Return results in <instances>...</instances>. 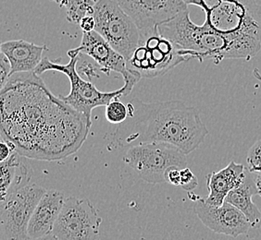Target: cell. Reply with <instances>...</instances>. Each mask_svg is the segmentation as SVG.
<instances>
[{
    "mask_svg": "<svg viewBox=\"0 0 261 240\" xmlns=\"http://www.w3.org/2000/svg\"><path fill=\"white\" fill-rule=\"evenodd\" d=\"M128 118L108 131L104 139L109 150L165 142L185 155L196 151L208 135L199 111L181 101L145 103L135 97L127 104Z\"/></svg>",
    "mask_w": 261,
    "mask_h": 240,
    "instance_id": "1",
    "label": "cell"
},
{
    "mask_svg": "<svg viewBox=\"0 0 261 240\" xmlns=\"http://www.w3.org/2000/svg\"><path fill=\"white\" fill-rule=\"evenodd\" d=\"M206 23L226 37L231 59H251L261 50V4L222 0L205 11Z\"/></svg>",
    "mask_w": 261,
    "mask_h": 240,
    "instance_id": "2",
    "label": "cell"
},
{
    "mask_svg": "<svg viewBox=\"0 0 261 240\" xmlns=\"http://www.w3.org/2000/svg\"><path fill=\"white\" fill-rule=\"evenodd\" d=\"M70 62L68 64H59L52 62L47 56L43 58L39 66L35 69V72L40 76L46 71H58L65 74L70 80V94L61 96V99L70 105L74 110L80 113L86 119L91 122L92 111L99 106H106L111 101L121 96H127L124 86L119 90L113 92H101L91 81L85 80L77 71V62L80 54L73 49L68 51Z\"/></svg>",
    "mask_w": 261,
    "mask_h": 240,
    "instance_id": "3",
    "label": "cell"
},
{
    "mask_svg": "<svg viewBox=\"0 0 261 240\" xmlns=\"http://www.w3.org/2000/svg\"><path fill=\"white\" fill-rule=\"evenodd\" d=\"M140 35L139 45L127 61V68L141 78L154 79L165 75L176 66L189 60L171 41L160 34L159 28Z\"/></svg>",
    "mask_w": 261,
    "mask_h": 240,
    "instance_id": "4",
    "label": "cell"
},
{
    "mask_svg": "<svg viewBox=\"0 0 261 240\" xmlns=\"http://www.w3.org/2000/svg\"><path fill=\"white\" fill-rule=\"evenodd\" d=\"M93 16L96 31L126 61L134 55L140 41V30L116 0H96Z\"/></svg>",
    "mask_w": 261,
    "mask_h": 240,
    "instance_id": "5",
    "label": "cell"
},
{
    "mask_svg": "<svg viewBox=\"0 0 261 240\" xmlns=\"http://www.w3.org/2000/svg\"><path fill=\"white\" fill-rule=\"evenodd\" d=\"M123 161L150 184L166 182L167 170L171 166L186 167V155L175 146L165 142H149L132 146L126 151Z\"/></svg>",
    "mask_w": 261,
    "mask_h": 240,
    "instance_id": "6",
    "label": "cell"
},
{
    "mask_svg": "<svg viewBox=\"0 0 261 240\" xmlns=\"http://www.w3.org/2000/svg\"><path fill=\"white\" fill-rule=\"evenodd\" d=\"M46 191L37 184L16 190L0 203V240H28V226L35 207Z\"/></svg>",
    "mask_w": 261,
    "mask_h": 240,
    "instance_id": "7",
    "label": "cell"
},
{
    "mask_svg": "<svg viewBox=\"0 0 261 240\" xmlns=\"http://www.w3.org/2000/svg\"><path fill=\"white\" fill-rule=\"evenodd\" d=\"M102 221L90 200L68 197L52 234L61 240H97Z\"/></svg>",
    "mask_w": 261,
    "mask_h": 240,
    "instance_id": "8",
    "label": "cell"
},
{
    "mask_svg": "<svg viewBox=\"0 0 261 240\" xmlns=\"http://www.w3.org/2000/svg\"><path fill=\"white\" fill-rule=\"evenodd\" d=\"M73 50L95 60L100 67L101 71L105 72L106 74L109 75L111 71L121 74L124 80L123 86L127 96L140 80V76L136 75L127 68L125 57L117 52L96 31L83 33L81 45Z\"/></svg>",
    "mask_w": 261,
    "mask_h": 240,
    "instance_id": "9",
    "label": "cell"
},
{
    "mask_svg": "<svg viewBox=\"0 0 261 240\" xmlns=\"http://www.w3.org/2000/svg\"><path fill=\"white\" fill-rule=\"evenodd\" d=\"M140 33L156 29L188 10L184 0H116Z\"/></svg>",
    "mask_w": 261,
    "mask_h": 240,
    "instance_id": "10",
    "label": "cell"
},
{
    "mask_svg": "<svg viewBox=\"0 0 261 240\" xmlns=\"http://www.w3.org/2000/svg\"><path fill=\"white\" fill-rule=\"evenodd\" d=\"M194 211L204 225L217 234L237 237L247 234L252 227L241 211L226 201L221 206H211L198 199Z\"/></svg>",
    "mask_w": 261,
    "mask_h": 240,
    "instance_id": "11",
    "label": "cell"
},
{
    "mask_svg": "<svg viewBox=\"0 0 261 240\" xmlns=\"http://www.w3.org/2000/svg\"><path fill=\"white\" fill-rule=\"evenodd\" d=\"M65 199L61 191L46 190L32 215L28 226L29 238H37L52 234Z\"/></svg>",
    "mask_w": 261,
    "mask_h": 240,
    "instance_id": "12",
    "label": "cell"
},
{
    "mask_svg": "<svg viewBox=\"0 0 261 240\" xmlns=\"http://www.w3.org/2000/svg\"><path fill=\"white\" fill-rule=\"evenodd\" d=\"M246 173L247 171H246L245 165L237 164L234 161H231L221 170L211 172L206 175L208 195L203 200L208 205H222L231 190L244 182Z\"/></svg>",
    "mask_w": 261,
    "mask_h": 240,
    "instance_id": "13",
    "label": "cell"
},
{
    "mask_svg": "<svg viewBox=\"0 0 261 240\" xmlns=\"http://www.w3.org/2000/svg\"><path fill=\"white\" fill-rule=\"evenodd\" d=\"M46 49L45 45H35L25 40L7 41L1 44V52L10 60L11 76L35 71L42 62Z\"/></svg>",
    "mask_w": 261,
    "mask_h": 240,
    "instance_id": "14",
    "label": "cell"
},
{
    "mask_svg": "<svg viewBox=\"0 0 261 240\" xmlns=\"http://www.w3.org/2000/svg\"><path fill=\"white\" fill-rule=\"evenodd\" d=\"M248 170L241 185L231 190L225 199V201L234 206L245 215L252 227L261 225V212L253 202L252 197L257 194L256 177Z\"/></svg>",
    "mask_w": 261,
    "mask_h": 240,
    "instance_id": "15",
    "label": "cell"
},
{
    "mask_svg": "<svg viewBox=\"0 0 261 240\" xmlns=\"http://www.w3.org/2000/svg\"><path fill=\"white\" fill-rule=\"evenodd\" d=\"M66 9V19L74 24H79L86 16L93 15L96 0H50Z\"/></svg>",
    "mask_w": 261,
    "mask_h": 240,
    "instance_id": "16",
    "label": "cell"
},
{
    "mask_svg": "<svg viewBox=\"0 0 261 240\" xmlns=\"http://www.w3.org/2000/svg\"><path fill=\"white\" fill-rule=\"evenodd\" d=\"M20 154L15 150L9 159L0 163V194L1 200H4L8 194L10 193V189L14 182L16 176L17 165L19 162Z\"/></svg>",
    "mask_w": 261,
    "mask_h": 240,
    "instance_id": "17",
    "label": "cell"
},
{
    "mask_svg": "<svg viewBox=\"0 0 261 240\" xmlns=\"http://www.w3.org/2000/svg\"><path fill=\"white\" fill-rule=\"evenodd\" d=\"M105 117L112 125L121 124L128 118V107L120 98H116L105 106Z\"/></svg>",
    "mask_w": 261,
    "mask_h": 240,
    "instance_id": "18",
    "label": "cell"
},
{
    "mask_svg": "<svg viewBox=\"0 0 261 240\" xmlns=\"http://www.w3.org/2000/svg\"><path fill=\"white\" fill-rule=\"evenodd\" d=\"M246 162L248 170L253 174H261V140H257L248 151Z\"/></svg>",
    "mask_w": 261,
    "mask_h": 240,
    "instance_id": "19",
    "label": "cell"
},
{
    "mask_svg": "<svg viewBox=\"0 0 261 240\" xmlns=\"http://www.w3.org/2000/svg\"><path fill=\"white\" fill-rule=\"evenodd\" d=\"M198 185V180L190 168L185 167L181 169V187L182 190L188 192L193 191Z\"/></svg>",
    "mask_w": 261,
    "mask_h": 240,
    "instance_id": "20",
    "label": "cell"
},
{
    "mask_svg": "<svg viewBox=\"0 0 261 240\" xmlns=\"http://www.w3.org/2000/svg\"><path fill=\"white\" fill-rule=\"evenodd\" d=\"M11 77V65L10 60L4 53L0 54V87L1 90L8 83V80Z\"/></svg>",
    "mask_w": 261,
    "mask_h": 240,
    "instance_id": "21",
    "label": "cell"
},
{
    "mask_svg": "<svg viewBox=\"0 0 261 240\" xmlns=\"http://www.w3.org/2000/svg\"><path fill=\"white\" fill-rule=\"evenodd\" d=\"M181 169L178 166L170 167L166 172V182L171 185L181 186Z\"/></svg>",
    "mask_w": 261,
    "mask_h": 240,
    "instance_id": "22",
    "label": "cell"
},
{
    "mask_svg": "<svg viewBox=\"0 0 261 240\" xmlns=\"http://www.w3.org/2000/svg\"><path fill=\"white\" fill-rule=\"evenodd\" d=\"M15 150L16 146L12 142L2 139L0 143V163L9 159Z\"/></svg>",
    "mask_w": 261,
    "mask_h": 240,
    "instance_id": "23",
    "label": "cell"
},
{
    "mask_svg": "<svg viewBox=\"0 0 261 240\" xmlns=\"http://www.w3.org/2000/svg\"><path fill=\"white\" fill-rule=\"evenodd\" d=\"M79 25L83 33L93 32L96 29V20L93 15L86 16L80 20Z\"/></svg>",
    "mask_w": 261,
    "mask_h": 240,
    "instance_id": "24",
    "label": "cell"
},
{
    "mask_svg": "<svg viewBox=\"0 0 261 240\" xmlns=\"http://www.w3.org/2000/svg\"><path fill=\"white\" fill-rule=\"evenodd\" d=\"M96 66L91 64L90 62L85 61L83 63V65H82V69L81 70H82V73L86 74L88 77V79L91 80L94 77H98V76L96 75Z\"/></svg>",
    "mask_w": 261,
    "mask_h": 240,
    "instance_id": "25",
    "label": "cell"
},
{
    "mask_svg": "<svg viewBox=\"0 0 261 240\" xmlns=\"http://www.w3.org/2000/svg\"><path fill=\"white\" fill-rule=\"evenodd\" d=\"M184 2H185L187 6H197V7H199L202 10H204V12L208 9L207 6H206V2H205V0H184Z\"/></svg>",
    "mask_w": 261,
    "mask_h": 240,
    "instance_id": "26",
    "label": "cell"
},
{
    "mask_svg": "<svg viewBox=\"0 0 261 240\" xmlns=\"http://www.w3.org/2000/svg\"><path fill=\"white\" fill-rule=\"evenodd\" d=\"M28 240H61L59 239L57 236L53 235V234H49V235H44L41 237H37V238H29Z\"/></svg>",
    "mask_w": 261,
    "mask_h": 240,
    "instance_id": "27",
    "label": "cell"
},
{
    "mask_svg": "<svg viewBox=\"0 0 261 240\" xmlns=\"http://www.w3.org/2000/svg\"><path fill=\"white\" fill-rule=\"evenodd\" d=\"M256 190H257V194L261 198V174H256Z\"/></svg>",
    "mask_w": 261,
    "mask_h": 240,
    "instance_id": "28",
    "label": "cell"
},
{
    "mask_svg": "<svg viewBox=\"0 0 261 240\" xmlns=\"http://www.w3.org/2000/svg\"><path fill=\"white\" fill-rule=\"evenodd\" d=\"M221 1H222V0H205V2H206V6H207L208 9L211 8V7H213V6L219 4ZM208 9H207V10H208Z\"/></svg>",
    "mask_w": 261,
    "mask_h": 240,
    "instance_id": "29",
    "label": "cell"
}]
</instances>
